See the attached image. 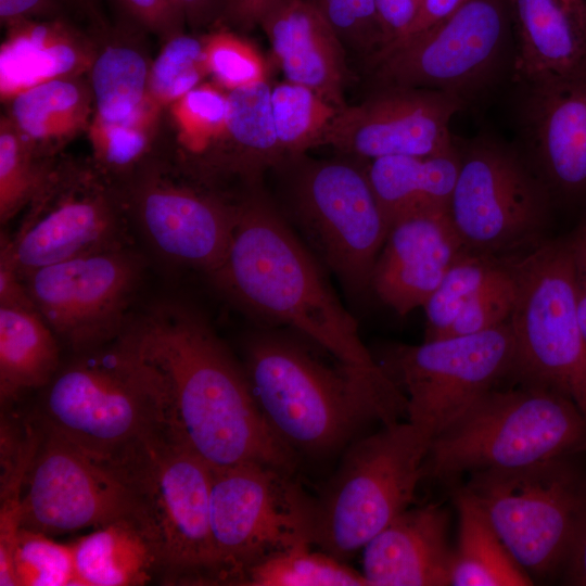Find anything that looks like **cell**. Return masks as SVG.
<instances>
[{
  "label": "cell",
  "instance_id": "obj_18",
  "mask_svg": "<svg viewBox=\"0 0 586 586\" xmlns=\"http://www.w3.org/2000/svg\"><path fill=\"white\" fill-rule=\"evenodd\" d=\"M508 0H469L438 25L372 54L382 87L435 89L463 97L496 61Z\"/></svg>",
  "mask_w": 586,
  "mask_h": 586
},
{
  "label": "cell",
  "instance_id": "obj_21",
  "mask_svg": "<svg viewBox=\"0 0 586 586\" xmlns=\"http://www.w3.org/2000/svg\"><path fill=\"white\" fill-rule=\"evenodd\" d=\"M527 86L525 122L539 176L550 192L586 195V62Z\"/></svg>",
  "mask_w": 586,
  "mask_h": 586
},
{
  "label": "cell",
  "instance_id": "obj_14",
  "mask_svg": "<svg viewBox=\"0 0 586 586\" xmlns=\"http://www.w3.org/2000/svg\"><path fill=\"white\" fill-rule=\"evenodd\" d=\"M212 468L167 441L130 477L139 521L168 584H221L209 515Z\"/></svg>",
  "mask_w": 586,
  "mask_h": 586
},
{
  "label": "cell",
  "instance_id": "obj_31",
  "mask_svg": "<svg viewBox=\"0 0 586 586\" xmlns=\"http://www.w3.org/2000/svg\"><path fill=\"white\" fill-rule=\"evenodd\" d=\"M151 62L137 47L111 42L97 51L88 72L97 119L106 123H132L161 111L149 97Z\"/></svg>",
  "mask_w": 586,
  "mask_h": 586
},
{
  "label": "cell",
  "instance_id": "obj_45",
  "mask_svg": "<svg viewBox=\"0 0 586 586\" xmlns=\"http://www.w3.org/2000/svg\"><path fill=\"white\" fill-rule=\"evenodd\" d=\"M422 3L423 0H374L382 39L375 52L394 46L409 34L419 16Z\"/></svg>",
  "mask_w": 586,
  "mask_h": 586
},
{
  "label": "cell",
  "instance_id": "obj_26",
  "mask_svg": "<svg viewBox=\"0 0 586 586\" xmlns=\"http://www.w3.org/2000/svg\"><path fill=\"white\" fill-rule=\"evenodd\" d=\"M270 90L265 80L228 91L226 135L191 173L194 179L214 188L222 176H238L250 186L286 161L275 131Z\"/></svg>",
  "mask_w": 586,
  "mask_h": 586
},
{
  "label": "cell",
  "instance_id": "obj_52",
  "mask_svg": "<svg viewBox=\"0 0 586 586\" xmlns=\"http://www.w3.org/2000/svg\"><path fill=\"white\" fill-rule=\"evenodd\" d=\"M569 575L573 584L586 586V531L569 564Z\"/></svg>",
  "mask_w": 586,
  "mask_h": 586
},
{
  "label": "cell",
  "instance_id": "obj_48",
  "mask_svg": "<svg viewBox=\"0 0 586 586\" xmlns=\"http://www.w3.org/2000/svg\"><path fill=\"white\" fill-rule=\"evenodd\" d=\"M577 310L586 337V221L571 238Z\"/></svg>",
  "mask_w": 586,
  "mask_h": 586
},
{
  "label": "cell",
  "instance_id": "obj_9",
  "mask_svg": "<svg viewBox=\"0 0 586 586\" xmlns=\"http://www.w3.org/2000/svg\"><path fill=\"white\" fill-rule=\"evenodd\" d=\"M515 302L513 372L572 400L586 416V337L576 301L571 238L511 256Z\"/></svg>",
  "mask_w": 586,
  "mask_h": 586
},
{
  "label": "cell",
  "instance_id": "obj_41",
  "mask_svg": "<svg viewBox=\"0 0 586 586\" xmlns=\"http://www.w3.org/2000/svg\"><path fill=\"white\" fill-rule=\"evenodd\" d=\"M202 41L207 74L224 90L267 80L266 61L250 40L220 28L204 36Z\"/></svg>",
  "mask_w": 586,
  "mask_h": 586
},
{
  "label": "cell",
  "instance_id": "obj_6",
  "mask_svg": "<svg viewBox=\"0 0 586 586\" xmlns=\"http://www.w3.org/2000/svg\"><path fill=\"white\" fill-rule=\"evenodd\" d=\"M281 174L282 216L352 298L371 293L390 226L366 167L346 160L289 158Z\"/></svg>",
  "mask_w": 586,
  "mask_h": 586
},
{
  "label": "cell",
  "instance_id": "obj_12",
  "mask_svg": "<svg viewBox=\"0 0 586 586\" xmlns=\"http://www.w3.org/2000/svg\"><path fill=\"white\" fill-rule=\"evenodd\" d=\"M550 190L520 156L499 143L476 141L460 151L448 205L466 251L511 256L543 241Z\"/></svg>",
  "mask_w": 586,
  "mask_h": 586
},
{
  "label": "cell",
  "instance_id": "obj_34",
  "mask_svg": "<svg viewBox=\"0 0 586 586\" xmlns=\"http://www.w3.org/2000/svg\"><path fill=\"white\" fill-rule=\"evenodd\" d=\"M270 106L276 136L286 160L321 145L340 110L310 88L288 80L271 87Z\"/></svg>",
  "mask_w": 586,
  "mask_h": 586
},
{
  "label": "cell",
  "instance_id": "obj_35",
  "mask_svg": "<svg viewBox=\"0 0 586 586\" xmlns=\"http://www.w3.org/2000/svg\"><path fill=\"white\" fill-rule=\"evenodd\" d=\"M509 256L463 251L423 306L425 341L443 337L462 308L508 267Z\"/></svg>",
  "mask_w": 586,
  "mask_h": 586
},
{
  "label": "cell",
  "instance_id": "obj_40",
  "mask_svg": "<svg viewBox=\"0 0 586 586\" xmlns=\"http://www.w3.org/2000/svg\"><path fill=\"white\" fill-rule=\"evenodd\" d=\"M17 586L78 585L72 544L21 527L13 549Z\"/></svg>",
  "mask_w": 586,
  "mask_h": 586
},
{
  "label": "cell",
  "instance_id": "obj_39",
  "mask_svg": "<svg viewBox=\"0 0 586 586\" xmlns=\"http://www.w3.org/2000/svg\"><path fill=\"white\" fill-rule=\"evenodd\" d=\"M158 117L132 123H106L92 117L88 133L95 167L109 178L132 177L143 167L141 163L149 152Z\"/></svg>",
  "mask_w": 586,
  "mask_h": 586
},
{
  "label": "cell",
  "instance_id": "obj_49",
  "mask_svg": "<svg viewBox=\"0 0 586 586\" xmlns=\"http://www.w3.org/2000/svg\"><path fill=\"white\" fill-rule=\"evenodd\" d=\"M468 1L469 0H423L419 16L415 22L412 28L410 29L409 34L394 46L438 25L440 23L451 16ZM394 46H391L388 48H392Z\"/></svg>",
  "mask_w": 586,
  "mask_h": 586
},
{
  "label": "cell",
  "instance_id": "obj_43",
  "mask_svg": "<svg viewBox=\"0 0 586 586\" xmlns=\"http://www.w3.org/2000/svg\"><path fill=\"white\" fill-rule=\"evenodd\" d=\"M343 42L372 54L381 46L374 0H309Z\"/></svg>",
  "mask_w": 586,
  "mask_h": 586
},
{
  "label": "cell",
  "instance_id": "obj_17",
  "mask_svg": "<svg viewBox=\"0 0 586 586\" xmlns=\"http://www.w3.org/2000/svg\"><path fill=\"white\" fill-rule=\"evenodd\" d=\"M187 176L142 167L123 190L127 212L160 257L209 275L229 245L235 200Z\"/></svg>",
  "mask_w": 586,
  "mask_h": 586
},
{
  "label": "cell",
  "instance_id": "obj_32",
  "mask_svg": "<svg viewBox=\"0 0 586 586\" xmlns=\"http://www.w3.org/2000/svg\"><path fill=\"white\" fill-rule=\"evenodd\" d=\"M455 495L459 536L453 553L450 585H532V577L511 556L481 508L461 489Z\"/></svg>",
  "mask_w": 586,
  "mask_h": 586
},
{
  "label": "cell",
  "instance_id": "obj_30",
  "mask_svg": "<svg viewBox=\"0 0 586 586\" xmlns=\"http://www.w3.org/2000/svg\"><path fill=\"white\" fill-rule=\"evenodd\" d=\"M9 107L15 128L48 157L50 148L88 129L94 113L89 80L81 76L35 86L14 97Z\"/></svg>",
  "mask_w": 586,
  "mask_h": 586
},
{
  "label": "cell",
  "instance_id": "obj_53",
  "mask_svg": "<svg viewBox=\"0 0 586 586\" xmlns=\"http://www.w3.org/2000/svg\"><path fill=\"white\" fill-rule=\"evenodd\" d=\"M73 3L79 4L80 7H87L90 0H69Z\"/></svg>",
  "mask_w": 586,
  "mask_h": 586
},
{
  "label": "cell",
  "instance_id": "obj_1",
  "mask_svg": "<svg viewBox=\"0 0 586 586\" xmlns=\"http://www.w3.org/2000/svg\"><path fill=\"white\" fill-rule=\"evenodd\" d=\"M124 331L163 375L176 444L212 469L260 462L293 472L297 457L260 411L244 367L199 311L161 303L131 316Z\"/></svg>",
  "mask_w": 586,
  "mask_h": 586
},
{
  "label": "cell",
  "instance_id": "obj_50",
  "mask_svg": "<svg viewBox=\"0 0 586 586\" xmlns=\"http://www.w3.org/2000/svg\"><path fill=\"white\" fill-rule=\"evenodd\" d=\"M186 22L193 27L205 26L225 14L228 0H179Z\"/></svg>",
  "mask_w": 586,
  "mask_h": 586
},
{
  "label": "cell",
  "instance_id": "obj_25",
  "mask_svg": "<svg viewBox=\"0 0 586 586\" xmlns=\"http://www.w3.org/2000/svg\"><path fill=\"white\" fill-rule=\"evenodd\" d=\"M8 28L0 47V98L5 103L40 84L88 74L98 51L58 20H27Z\"/></svg>",
  "mask_w": 586,
  "mask_h": 586
},
{
  "label": "cell",
  "instance_id": "obj_8",
  "mask_svg": "<svg viewBox=\"0 0 586 586\" xmlns=\"http://www.w3.org/2000/svg\"><path fill=\"white\" fill-rule=\"evenodd\" d=\"M431 440L397 421L346 446L315 497L313 546L345 561L410 508Z\"/></svg>",
  "mask_w": 586,
  "mask_h": 586
},
{
  "label": "cell",
  "instance_id": "obj_51",
  "mask_svg": "<svg viewBox=\"0 0 586 586\" xmlns=\"http://www.w3.org/2000/svg\"><path fill=\"white\" fill-rule=\"evenodd\" d=\"M276 0H228L225 15L238 26L250 28L258 25L263 13Z\"/></svg>",
  "mask_w": 586,
  "mask_h": 586
},
{
  "label": "cell",
  "instance_id": "obj_7",
  "mask_svg": "<svg viewBox=\"0 0 586 586\" xmlns=\"http://www.w3.org/2000/svg\"><path fill=\"white\" fill-rule=\"evenodd\" d=\"M459 489L530 576L570 564L586 531V476L571 456L476 471Z\"/></svg>",
  "mask_w": 586,
  "mask_h": 586
},
{
  "label": "cell",
  "instance_id": "obj_16",
  "mask_svg": "<svg viewBox=\"0 0 586 586\" xmlns=\"http://www.w3.org/2000/svg\"><path fill=\"white\" fill-rule=\"evenodd\" d=\"M21 497V527L47 535L139 519V499L117 471L43 426Z\"/></svg>",
  "mask_w": 586,
  "mask_h": 586
},
{
  "label": "cell",
  "instance_id": "obj_23",
  "mask_svg": "<svg viewBox=\"0 0 586 586\" xmlns=\"http://www.w3.org/2000/svg\"><path fill=\"white\" fill-rule=\"evenodd\" d=\"M447 528L440 506L408 508L365 545L362 575L370 586L450 585Z\"/></svg>",
  "mask_w": 586,
  "mask_h": 586
},
{
  "label": "cell",
  "instance_id": "obj_13",
  "mask_svg": "<svg viewBox=\"0 0 586 586\" xmlns=\"http://www.w3.org/2000/svg\"><path fill=\"white\" fill-rule=\"evenodd\" d=\"M509 320L484 332L398 344L381 365L407 400L406 416L431 442L513 372Z\"/></svg>",
  "mask_w": 586,
  "mask_h": 586
},
{
  "label": "cell",
  "instance_id": "obj_28",
  "mask_svg": "<svg viewBox=\"0 0 586 586\" xmlns=\"http://www.w3.org/2000/svg\"><path fill=\"white\" fill-rule=\"evenodd\" d=\"M72 547L80 586H138L160 574L153 542L135 517L97 526Z\"/></svg>",
  "mask_w": 586,
  "mask_h": 586
},
{
  "label": "cell",
  "instance_id": "obj_47",
  "mask_svg": "<svg viewBox=\"0 0 586 586\" xmlns=\"http://www.w3.org/2000/svg\"><path fill=\"white\" fill-rule=\"evenodd\" d=\"M0 306L36 308L24 278L2 258H0Z\"/></svg>",
  "mask_w": 586,
  "mask_h": 586
},
{
  "label": "cell",
  "instance_id": "obj_15",
  "mask_svg": "<svg viewBox=\"0 0 586 586\" xmlns=\"http://www.w3.org/2000/svg\"><path fill=\"white\" fill-rule=\"evenodd\" d=\"M143 270V257L128 244L44 266L23 278L39 314L76 354L123 333Z\"/></svg>",
  "mask_w": 586,
  "mask_h": 586
},
{
  "label": "cell",
  "instance_id": "obj_44",
  "mask_svg": "<svg viewBox=\"0 0 586 586\" xmlns=\"http://www.w3.org/2000/svg\"><path fill=\"white\" fill-rule=\"evenodd\" d=\"M144 29L166 39L183 31L186 16L179 0H115Z\"/></svg>",
  "mask_w": 586,
  "mask_h": 586
},
{
  "label": "cell",
  "instance_id": "obj_42",
  "mask_svg": "<svg viewBox=\"0 0 586 586\" xmlns=\"http://www.w3.org/2000/svg\"><path fill=\"white\" fill-rule=\"evenodd\" d=\"M515 294V277L509 256L506 270L462 308L443 337L475 334L507 322L513 310Z\"/></svg>",
  "mask_w": 586,
  "mask_h": 586
},
{
  "label": "cell",
  "instance_id": "obj_24",
  "mask_svg": "<svg viewBox=\"0 0 586 586\" xmlns=\"http://www.w3.org/2000/svg\"><path fill=\"white\" fill-rule=\"evenodd\" d=\"M508 7L519 80L531 85L586 62V0H508Z\"/></svg>",
  "mask_w": 586,
  "mask_h": 586
},
{
  "label": "cell",
  "instance_id": "obj_27",
  "mask_svg": "<svg viewBox=\"0 0 586 586\" xmlns=\"http://www.w3.org/2000/svg\"><path fill=\"white\" fill-rule=\"evenodd\" d=\"M459 164L458 148L442 155L369 161L367 175L388 226L409 215L448 208Z\"/></svg>",
  "mask_w": 586,
  "mask_h": 586
},
{
  "label": "cell",
  "instance_id": "obj_29",
  "mask_svg": "<svg viewBox=\"0 0 586 586\" xmlns=\"http://www.w3.org/2000/svg\"><path fill=\"white\" fill-rule=\"evenodd\" d=\"M59 368V339L39 311L0 306L1 406L46 387Z\"/></svg>",
  "mask_w": 586,
  "mask_h": 586
},
{
  "label": "cell",
  "instance_id": "obj_37",
  "mask_svg": "<svg viewBox=\"0 0 586 586\" xmlns=\"http://www.w3.org/2000/svg\"><path fill=\"white\" fill-rule=\"evenodd\" d=\"M177 139L182 149L198 162L191 174L218 145L227 131L228 91L215 82L203 81L169 107Z\"/></svg>",
  "mask_w": 586,
  "mask_h": 586
},
{
  "label": "cell",
  "instance_id": "obj_38",
  "mask_svg": "<svg viewBox=\"0 0 586 586\" xmlns=\"http://www.w3.org/2000/svg\"><path fill=\"white\" fill-rule=\"evenodd\" d=\"M203 41L180 31L165 39L151 61L149 73L150 101L160 110L169 107L207 77Z\"/></svg>",
  "mask_w": 586,
  "mask_h": 586
},
{
  "label": "cell",
  "instance_id": "obj_19",
  "mask_svg": "<svg viewBox=\"0 0 586 586\" xmlns=\"http://www.w3.org/2000/svg\"><path fill=\"white\" fill-rule=\"evenodd\" d=\"M463 106L457 93L385 86L364 102L340 109L322 144L369 161L447 154L457 150L449 124Z\"/></svg>",
  "mask_w": 586,
  "mask_h": 586
},
{
  "label": "cell",
  "instance_id": "obj_46",
  "mask_svg": "<svg viewBox=\"0 0 586 586\" xmlns=\"http://www.w3.org/2000/svg\"><path fill=\"white\" fill-rule=\"evenodd\" d=\"M58 8V0H0V21L10 27L23 21L51 16Z\"/></svg>",
  "mask_w": 586,
  "mask_h": 586
},
{
  "label": "cell",
  "instance_id": "obj_20",
  "mask_svg": "<svg viewBox=\"0 0 586 586\" xmlns=\"http://www.w3.org/2000/svg\"><path fill=\"white\" fill-rule=\"evenodd\" d=\"M464 251L448 208L395 221L374 265L371 293L404 317L423 307Z\"/></svg>",
  "mask_w": 586,
  "mask_h": 586
},
{
  "label": "cell",
  "instance_id": "obj_2",
  "mask_svg": "<svg viewBox=\"0 0 586 586\" xmlns=\"http://www.w3.org/2000/svg\"><path fill=\"white\" fill-rule=\"evenodd\" d=\"M235 205L226 254L207 275L215 286L242 310L292 328L341 362L385 374L364 345L358 324L335 295L326 269L258 182L246 186Z\"/></svg>",
  "mask_w": 586,
  "mask_h": 586
},
{
  "label": "cell",
  "instance_id": "obj_10",
  "mask_svg": "<svg viewBox=\"0 0 586 586\" xmlns=\"http://www.w3.org/2000/svg\"><path fill=\"white\" fill-rule=\"evenodd\" d=\"M209 515L221 584L238 585L247 568L272 553L313 545L315 497L276 466L212 469Z\"/></svg>",
  "mask_w": 586,
  "mask_h": 586
},
{
  "label": "cell",
  "instance_id": "obj_3",
  "mask_svg": "<svg viewBox=\"0 0 586 586\" xmlns=\"http://www.w3.org/2000/svg\"><path fill=\"white\" fill-rule=\"evenodd\" d=\"M243 367L260 411L297 458H326L346 447L362 425L406 416V397L387 373L324 358L280 332L251 335Z\"/></svg>",
  "mask_w": 586,
  "mask_h": 586
},
{
  "label": "cell",
  "instance_id": "obj_4",
  "mask_svg": "<svg viewBox=\"0 0 586 586\" xmlns=\"http://www.w3.org/2000/svg\"><path fill=\"white\" fill-rule=\"evenodd\" d=\"M74 355L43 387L38 421L128 481L171 440L163 375L125 331Z\"/></svg>",
  "mask_w": 586,
  "mask_h": 586
},
{
  "label": "cell",
  "instance_id": "obj_36",
  "mask_svg": "<svg viewBox=\"0 0 586 586\" xmlns=\"http://www.w3.org/2000/svg\"><path fill=\"white\" fill-rule=\"evenodd\" d=\"M55 163L41 154L12 124L0 119V221L5 225L27 207Z\"/></svg>",
  "mask_w": 586,
  "mask_h": 586
},
{
  "label": "cell",
  "instance_id": "obj_5",
  "mask_svg": "<svg viewBox=\"0 0 586 586\" xmlns=\"http://www.w3.org/2000/svg\"><path fill=\"white\" fill-rule=\"evenodd\" d=\"M586 450V416L552 390L524 384L493 388L434 437L424 476L512 469Z\"/></svg>",
  "mask_w": 586,
  "mask_h": 586
},
{
  "label": "cell",
  "instance_id": "obj_11",
  "mask_svg": "<svg viewBox=\"0 0 586 586\" xmlns=\"http://www.w3.org/2000/svg\"><path fill=\"white\" fill-rule=\"evenodd\" d=\"M12 235H1L0 258L26 273L130 243L123 190L97 167L54 164Z\"/></svg>",
  "mask_w": 586,
  "mask_h": 586
},
{
  "label": "cell",
  "instance_id": "obj_22",
  "mask_svg": "<svg viewBox=\"0 0 586 586\" xmlns=\"http://www.w3.org/2000/svg\"><path fill=\"white\" fill-rule=\"evenodd\" d=\"M258 25L288 81L310 88L337 109L346 105L343 41L309 0H276Z\"/></svg>",
  "mask_w": 586,
  "mask_h": 586
},
{
  "label": "cell",
  "instance_id": "obj_33",
  "mask_svg": "<svg viewBox=\"0 0 586 586\" xmlns=\"http://www.w3.org/2000/svg\"><path fill=\"white\" fill-rule=\"evenodd\" d=\"M238 585L249 586H367L361 572L344 561L304 545L272 553L241 575Z\"/></svg>",
  "mask_w": 586,
  "mask_h": 586
}]
</instances>
